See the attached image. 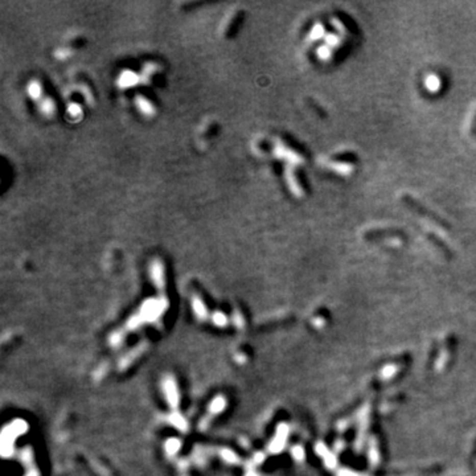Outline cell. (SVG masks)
I'll use <instances>...</instances> for the list:
<instances>
[{
    "instance_id": "7",
    "label": "cell",
    "mask_w": 476,
    "mask_h": 476,
    "mask_svg": "<svg viewBox=\"0 0 476 476\" xmlns=\"http://www.w3.org/2000/svg\"><path fill=\"white\" fill-rule=\"evenodd\" d=\"M69 55H70V52H69L68 49H59V51L56 52V57H57V59H60V60L66 59Z\"/></svg>"
},
{
    "instance_id": "2",
    "label": "cell",
    "mask_w": 476,
    "mask_h": 476,
    "mask_svg": "<svg viewBox=\"0 0 476 476\" xmlns=\"http://www.w3.org/2000/svg\"><path fill=\"white\" fill-rule=\"evenodd\" d=\"M151 275H153V279L155 281L158 287H162L163 283H164V271H163L162 263L159 261H154L153 265H151Z\"/></svg>"
},
{
    "instance_id": "3",
    "label": "cell",
    "mask_w": 476,
    "mask_h": 476,
    "mask_svg": "<svg viewBox=\"0 0 476 476\" xmlns=\"http://www.w3.org/2000/svg\"><path fill=\"white\" fill-rule=\"evenodd\" d=\"M135 102H136V107L139 109L140 113H143L144 115H147V117H151V115L155 113V109H154L153 104H151L148 99H146L144 97H142V95L136 97Z\"/></svg>"
},
{
    "instance_id": "5",
    "label": "cell",
    "mask_w": 476,
    "mask_h": 476,
    "mask_svg": "<svg viewBox=\"0 0 476 476\" xmlns=\"http://www.w3.org/2000/svg\"><path fill=\"white\" fill-rule=\"evenodd\" d=\"M28 95H30L32 99H39L41 97V86L37 81H31L28 84Z\"/></svg>"
},
{
    "instance_id": "1",
    "label": "cell",
    "mask_w": 476,
    "mask_h": 476,
    "mask_svg": "<svg viewBox=\"0 0 476 476\" xmlns=\"http://www.w3.org/2000/svg\"><path fill=\"white\" fill-rule=\"evenodd\" d=\"M139 76L136 74V73L131 70H124L122 71V74L118 78V85H119V88L123 89L133 88V86H135L139 82Z\"/></svg>"
},
{
    "instance_id": "6",
    "label": "cell",
    "mask_w": 476,
    "mask_h": 476,
    "mask_svg": "<svg viewBox=\"0 0 476 476\" xmlns=\"http://www.w3.org/2000/svg\"><path fill=\"white\" fill-rule=\"evenodd\" d=\"M68 113L70 114V117L78 118V117H81L82 110H81V107L78 106L77 104H70L68 107Z\"/></svg>"
},
{
    "instance_id": "4",
    "label": "cell",
    "mask_w": 476,
    "mask_h": 476,
    "mask_svg": "<svg viewBox=\"0 0 476 476\" xmlns=\"http://www.w3.org/2000/svg\"><path fill=\"white\" fill-rule=\"evenodd\" d=\"M40 111H41L44 115H46V117H51V115H53V113L56 111L55 102H53L52 99H49V98L44 99L41 102V105H40Z\"/></svg>"
}]
</instances>
